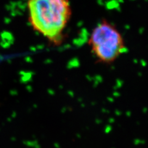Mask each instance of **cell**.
<instances>
[{
	"instance_id": "obj_1",
	"label": "cell",
	"mask_w": 148,
	"mask_h": 148,
	"mask_svg": "<svg viewBox=\"0 0 148 148\" xmlns=\"http://www.w3.org/2000/svg\"><path fill=\"white\" fill-rule=\"evenodd\" d=\"M29 22L50 42L59 45L72 15L69 0H29Z\"/></svg>"
},
{
	"instance_id": "obj_2",
	"label": "cell",
	"mask_w": 148,
	"mask_h": 148,
	"mask_svg": "<svg viewBox=\"0 0 148 148\" xmlns=\"http://www.w3.org/2000/svg\"><path fill=\"white\" fill-rule=\"evenodd\" d=\"M88 45L96 59L105 64L114 62L126 49L122 34L106 20H102L94 28Z\"/></svg>"
}]
</instances>
